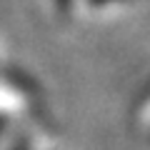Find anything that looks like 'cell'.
<instances>
[{"label":"cell","instance_id":"6da1fadb","mask_svg":"<svg viewBox=\"0 0 150 150\" xmlns=\"http://www.w3.org/2000/svg\"><path fill=\"white\" fill-rule=\"evenodd\" d=\"M3 125H5V120H0V128H3Z\"/></svg>","mask_w":150,"mask_h":150}]
</instances>
